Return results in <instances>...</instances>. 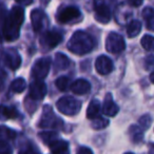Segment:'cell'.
<instances>
[{"instance_id": "obj_1", "label": "cell", "mask_w": 154, "mask_h": 154, "mask_svg": "<svg viewBox=\"0 0 154 154\" xmlns=\"http://www.w3.org/2000/svg\"><path fill=\"white\" fill-rule=\"evenodd\" d=\"M24 11L20 7H14L3 21L2 35L5 40L14 41L19 37L20 28L23 23Z\"/></svg>"}, {"instance_id": "obj_2", "label": "cell", "mask_w": 154, "mask_h": 154, "mask_svg": "<svg viewBox=\"0 0 154 154\" xmlns=\"http://www.w3.org/2000/svg\"><path fill=\"white\" fill-rule=\"evenodd\" d=\"M95 47V40L91 35L84 31H77L72 35L68 42L70 52L77 55H84L91 52Z\"/></svg>"}, {"instance_id": "obj_3", "label": "cell", "mask_w": 154, "mask_h": 154, "mask_svg": "<svg viewBox=\"0 0 154 154\" xmlns=\"http://www.w3.org/2000/svg\"><path fill=\"white\" fill-rule=\"evenodd\" d=\"M57 109L64 115L73 116L82 109V103L73 96H63L57 101Z\"/></svg>"}, {"instance_id": "obj_4", "label": "cell", "mask_w": 154, "mask_h": 154, "mask_svg": "<svg viewBox=\"0 0 154 154\" xmlns=\"http://www.w3.org/2000/svg\"><path fill=\"white\" fill-rule=\"evenodd\" d=\"M39 128L42 129H62L63 122L54 114L53 110L49 106L45 107V112L38 124Z\"/></svg>"}, {"instance_id": "obj_5", "label": "cell", "mask_w": 154, "mask_h": 154, "mask_svg": "<svg viewBox=\"0 0 154 154\" xmlns=\"http://www.w3.org/2000/svg\"><path fill=\"white\" fill-rule=\"evenodd\" d=\"M106 49L112 54H119L126 49V42L122 35L112 32L106 39Z\"/></svg>"}, {"instance_id": "obj_6", "label": "cell", "mask_w": 154, "mask_h": 154, "mask_svg": "<svg viewBox=\"0 0 154 154\" xmlns=\"http://www.w3.org/2000/svg\"><path fill=\"white\" fill-rule=\"evenodd\" d=\"M80 17H82V13L79 9L73 5L62 8L57 14V20L60 23H70V22L79 19Z\"/></svg>"}, {"instance_id": "obj_7", "label": "cell", "mask_w": 154, "mask_h": 154, "mask_svg": "<svg viewBox=\"0 0 154 154\" xmlns=\"http://www.w3.org/2000/svg\"><path fill=\"white\" fill-rule=\"evenodd\" d=\"M62 41V34L56 30L47 31L40 38V43L45 50H51Z\"/></svg>"}, {"instance_id": "obj_8", "label": "cell", "mask_w": 154, "mask_h": 154, "mask_svg": "<svg viewBox=\"0 0 154 154\" xmlns=\"http://www.w3.org/2000/svg\"><path fill=\"white\" fill-rule=\"evenodd\" d=\"M51 58L50 57H42L38 59L35 62L34 66H33V75H34L35 79L37 80H42L48 76L50 72V68H51Z\"/></svg>"}, {"instance_id": "obj_9", "label": "cell", "mask_w": 154, "mask_h": 154, "mask_svg": "<svg viewBox=\"0 0 154 154\" xmlns=\"http://www.w3.org/2000/svg\"><path fill=\"white\" fill-rule=\"evenodd\" d=\"M31 20H32L33 29L36 33H40L45 31L49 26V19L43 11L36 9L31 13Z\"/></svg>"}, {"instance_id": "obj_10", "label": "cell", "mask_w": 154, "mask_h": 154, "mask_svg": "<svg viewBox=\"0 0 154 154\" xmlns=\"http://www.w3.org/2000/svg\"><path fill=\"white\" fill-rule=\"evenodd\" d=\"M47 94V86L43 80H35L29 89V97L32 100H41Z\"/></svg>"}, {"instance_id": "obj_11", "label": "cell", "mask_w": 154, "mask_h": 154, "mask_svg": "<svg viewBox=\"0 0 154 154\" xmlns=\"http://www.w3.org/2000/svg\"><path fill=\"white\" fill-rule=\"evenodd\" d=\"M3 61L5 62V64L11 70L15 71L21 64V57H20L19 53L16 50L10 49L8 51H5V54H3Z\"/></svg>"}, {"instance_id": "obj_12", "label": "cell", "mask_w": 154, "mask_h": 154, "mask_svg": "<svg viewBox=\"0 0 154 154\" xmlns=\"http://www.w3.org/2000/svg\"><path fill=\"white\" fill-rule=\"evenodd\" d=\"M113 61L108 56L101 55L95 60V70L100 75H107L113 71Z\"/></svg>"}, {"instance_id": "obj_13", "label": "cell", "mask_w": 154, "mask_h": 154, "mask_svg": "<svg viewBox=\"0 0 154 154\" xmlns=\"http://www.w3.org/2000/svg\"><path fill=\"white\" fill-rule=\"evenodd\" d=\"M95 19L100 23H108L111 20V10L106 3L100 2L95 5Z\"/></svg>"}, {"instance_id": "obj_14", "label": "cell", "mask_w": 154, "mask_h": 154, "mask_svg": "<svg viewBox=\"0 0 154 154\" xmlns=\"http://www.w3.org/2000/svg\"><path fill=\"white\" fill-rule=\"evenodd\" d=\"M70 88H71V90H72V92L74 93V94L84 95V94H87V93L90 92L91 85L87 79L79 78V79H76L74 82H72Z\"/></svg>"}, {"instance_id": "obj_15", "label": "cell", "mask_w": 154, "mask_h": 154, "mask_svg": "<svg viewBox=\"0 0 154 154\" xmlns=\"http://www.w3.org/2000/svg\"><path fill=\"white\" fill-rule=\"evenodd\" d=\"M119 111L118 106L114 103L111 94H107L103 103V113L107 116H115Z\"/></svg>"}, {"instance_id": "obj_16", "label": "cell", "mask_w": 154, "mask_h": 154, "mask_svg": "<svg viewBox=\"0 0 154 154\" xmlns=\"http://www.w3.org/2000/svg\"><path fill=\"white\" fill-rule=\"evenodd\" d=\"M52 154H70L69 143L61 139H57L50 146Z\"/></svg>"}, {"instance_id": "obj_17", "label": "cell", "mask_w": 154, "mask_h": 154, "mask_svg": "<svg viewBox=\"0 0 154 154\" xmlns=\"http://www.w3.org/2000/svg\"><path fill=\"white\" fill-rule=\"evenodd\" d=\"M101 109V105L99 103V100L97 99H93L90 101L87 109V118L89 119H95V118L99 117V112Z\"/></svg>"}, {"instance_id": "obj_18", "label": "cell", "mask_w": 154, "mask_h": 154, "mask_svg": "<svg viewBox=\"0 0 154 154\" xmlns=\"http://www.w3.org/2000/svg\"><path fill=\"white\" fill-rule=\"evenodd\" d=\"M71 60L68 56H66L62 53H57L55 55V61H54V66H55L56 70H66L70 66Z\"/></svg>"}, {"instance_id": "obj_19", "label": "cell", "mask_w": 154, "mask_h": 154, "mask_svg": "<svg viewBox=\"0 0 154 154\" xmlns=\"http://www.w3.org/2000/svg\"><path fill=\"white\" fill-rule=\"evenodd\" d=\"M143 17L146 21V26L148 30L154 32V9L146 8L143 11Z\"/></svg>"}, {"instance_id": "obj_20", "label": "cell", "mask_w": 154, "mask_h": 154, "mask_svg": "<svg viewBox=\"0 0 154 154\" xmlns=\"http://www.w3.org/2000/svg\"><path fill=\"white\" fill-rule=\"evenodd\" d=\"M129 135L133 143H139L143 138V130L137 126H131L129 129Z\"/></svg>"}, {"instance_id": "obj_21", "label": "cell", "mask_w": 154, "mask_h": 154, "mask_svg": "<svg viewBox=\"0 0 154 154\" xmlns=\"http://www.w3.org/2000/svg\"><path fill=\"white\" fill-rule=\"evenodd\" d=\"M141 31V23L138 20H132L129 22L128 26H127V34L128 37L133 38V37L137 36Z\"/></svg>"}, {"instance_id": "obj_22", "label": "cell", "mask_w": 154, "mask_h": 154, "mask_svg": "<svg viewBox=\"0 0 154 154\" xmlns=\"http://www.w3.org/2000/svg\"><path fill=\"white\" fill-rule=\"evenodd\" d=\"M11 91L14 93H22L26 88V82L23 78L19 77V78H16L15 80H13L10 86Z\"/></svg>"}, {"instance_id": "obj_23", "label": "cell", "mask_w": 154, "mask_h": 154, "mask_svg": "<svg viewBox=\"0 0 154 154\" xmlns=\"http://www.w3.org/2000/svg\"><path fill=\"white\" fill-rule=\"evenodd\" d=\"M39 136L41 137L42 141L48 146H51L54 141H56L58 139V135L54 131H45V132L40 133Z\"/></svg>"}, {"instance_id": "obj_24", "label": "cell", "mask_w": 154, "mask_h": 154, "mask_svg": "<svg viewBox=\"0 0 154 154\" xmlns=\"http://www.w3.org/2000/svg\"><path fill=\"white\" fill-rule=\"evenodd\" d=\"M141 47L149 52H154V37L151 35H145L140 40Z\"/></svg>"}, {"instance_id": "obj_25", "label": "cell", "mask_w": 154, "mask_h": 154, "mask_svg": "<svg viewBox=\"0 0 154 154\" xmlns=\"http://www.w3.org/2000/svg\"><path fill=\"white\" fill-rule=\"evenodd\" d=\"M55 85L58 88V90L66 91L69 87H70V78L66 76H60L56 79Z\"/></svg>"}, {"instance_id": "obj_26", "label": "cell", "mask_w": 154, "mask_h": 154, "mask_svg": "<svg viewBox=\"0 0 154 154\" xmlns=\"http://www.w3.org/2000/svg\"><path fill=\"white\" fill-rule=\"evenodd\" d=\"M109 126V120L108 119H105L103 117H97L95 119H93V122H92V127L93 129L95 130H101V129H105Z\"/></svg>"}, {"instance_id": "obj_27", "label": "cell", "mask_w": 154, "mask_h": 154, "mask_svg": "<svg viewBox=\"0 0 154 154\" xmlns=\"http://www.w3.org/2000/svg\"><path fill=\"white\" fill-rule=\"evenodd\" d=\"M2 115L5 116V118H16L18 116V111L15 109V108L12 107H2Z\"/></svg>"}, {"instance_id": "obj_28", "label": "cell", "mask_w": 154, "mask_h": 154, "mask_svg": "<svg viewBox=\"0 0 154 154\" xmlns=\"http://www.w3.org/2000/svg\"><path fill=\"white\" fill-rule=\"evenodd\" d=\"M1 136H2V139H14V137L16 136V133L14 131H12L11 129H8L7 127L2 126V130H1Z\"/></svg>"}, {"instance_id": "obj_29", "label": "cell", "mask_w": 154, "mask_h": 154, "mask_svg": "<svg viewBox=\"0 0 154 154\" xmlns=\"http://www.w3.org/2000/svg\"><path fill=\"white\" fill-rule=\"evenodd\" d=\"M0 152L1 154H12V148L5 139H1L0 141Z\"/></svg>"}, {"instance_id": "obj_30", "label": "cell", "mask_w": 154, "mask_h": 154, "mask_svg": "<svg viewBox=\"0 0 154 154\" xmlns=\"http://www.w3.org/2000/svg\"><path fill=\"white\" fill-rule=\"evenodd\" d=\"M139 124H140V126L143 127V129L149 128L150 125H151V117H150V115L141 116L140 119H139Z\"/></svg>"}, {"instance_id": "obj_31", "label": "cell", "mask_w": 154, "mask_h": 154, "mask_svg": "<svg viewBox=\"0 0 154 154\" xmlns=\"http://www.w3.org/2000/svg\"><path fill=\"white\" fill-rule=\"evenodd\" d=\"M145 69L148 71L154 69V55H149L145 59Z\"/></svg>"}, {"instance_id": "obj_32", "label": "cell", "mask_w": 154, "mask_h": 154, "mask_svg": "<svg viewBox=\"0 0 154 154\" xmlns=\"http://www.w3.org/2000/svg\"><path fill=\"white\" fill-rule=\"evenodd\" d=\"M77 154H93V152L88 147H80L77 151Z\"/></svg>"}, {"instance_id": "obj_33", "label": "cell", "mask_w": 154, "mask_h": 154, "mask_svg": "<svg viewBox=\"0 0 154 154\" xmlns=\"http://www.w3.org/2000/svg\"><path fill=\"white\" fill-rule=\"evenodd\" d=\"M143 1V0H128V2L130 3V5H132V7H139V5H141Z\"/></svg>"}, {"instance_id": "obj_34", "label": "cell", "mask_w": 154, "mask_h": 154, "mask_svg": "<svg viewBox=\"0 0 154 154\" xmlns=\"http://www.w3.org/2000/svg\"><path fill=\"white\" fill-rule=\"evenodd\" d=\"M16 2L17 3H19L20 5H32V2H33V0H16Z\"/></svg>"}, {"instance_id": "obj_35", "label": "cell", "mask_w": 154, "mask_h": 154, "mask_svg": "<svg viewBox=\"0 0 154 154\" xmlns=\"http://www.w3.org/2000/svg\"><path fill=\"white\" fill-rule=\"evenodd\" d=\"M150 80H151L152 84H154V72H152L151 74H150Z\"/></svg>"}, {"instance_id": "obj_36", "label": "cell", "mask_w": 154, "mask_h": 154, "mask_svg": "<svg viewBox=\"0 0 154 154\" xmlns=\"http://www.w3.org/2000/svg\"><path fill=\"white\" fill-rule=\"evenodd\" d=\"M150 154H154V143L151 146V148H150Z\"/></svg>"}, {"instance_id": "obj_37", "label": "cell", "mask_w": 154, "mask_h": 154, "mask_svg": "<svg viewBox=\"0 0 154 154\" xmlns=\"http://www.w3.org/2000/svg\"><path fill=\"white\" fill-rule=\"evenodd\" d=\"M125 154H133V153H131V152H128V153H125Z\"/></svg>"}]
</instances>
